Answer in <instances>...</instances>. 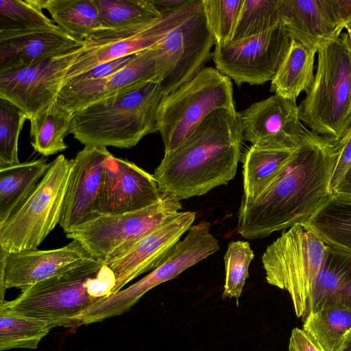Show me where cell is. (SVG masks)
I'll return each instance as SVG.
<instances>
[{"label": "cell", "instance_id": "cell-12", "mask_svg": "<svg viewBox=\"0 0 351 351\" xmlns=\"http://www.w3.org/2000/svg\"><path fill=\"white\" fill-rule=\"evenodd\" d=\"M215 40L208 28L202 0L195 10L156 45L165 96L196 75L210 56Z\"/></svg>", "mask_w": 351, "mask_h": 351}, {"label": "cell", "instance_id": "cell-32", "mask_svg": "<svg viewBox=\"0 0 351 351\" xmlns=\"http://www.w3.org/2000/svg\"><path fill=\"white\" fill-rule=\"evenodd\" d=\"M51 329L43 321L0 308V350L36 349Z\"/></svg>", "mask_w": 351, "mask_h": 351}, {"label": "cell", "instance_id": "cell-4", "mask_svg": "<svg viewBox=\"0 0 351 351\" xmlns=\"http://www.w3.org/2000/svg\"><path fill=\"white\" fill-rule=\"evenodd\" d=\"M165 94L161 82L96 101L74 112L69 134L84 146L131 148L158 132V111Z\"/></svg>", "mask_w": 351, "mask_h": 351}, {"label": "cell", "instance_id": "cell-21", "mask_svg": "<svg viewBox=\"0 0 351 351\" xmlns=\"http://www.w3.org/2000/svg\"><path fill=\"white\" fill-rule=\"evenodd\" d=\"M61 27L0 32V74L23 69L84 45Z\"/></svg>", "mask_w": 351, "mask_h": 351}, {"label": "cell", "instance_id": "cell-24", "mask_svg": "<svg viewBox=\"0 0 351 351\" xmlns=\"http://www.w3.org/2000/svg\"><path fill=\"white\" fill-rule=\"evenodd\" d=\"M99 19L108 31L101 40L135 34L163 18L151 0H94Z\"/></svg>", "mask_w": 351, "mask_h": 351}, {"label": "cell", "instance_id": "cell-15", "mask_svg": "<svg viewBox=\"0 0 351 351\" xmlns=\"http://www.w3.org/2000/svg\"><path fill=\"white\" fill-rule=\"evenodd\" d=\"M162 196L153 175L110 153L104 163L95 210L99 216L133 212L154 204Z\"/></svg>", "mask_w": 351, "mask_h": 351}, {"label": "cell", "instance_id": "cell-38", "mask_svg": "<svg viewBox=\"0 0 351 351\" xmlns=\"http://www.w3.org/2000/svg\"><path fill=\"white\" fill-rule=\"evenodd\" d=\"M138 53L100 64L87 72L71 79L68 82H85L99 80L108 77L130 64L136 58Z\"/></svg>", "mask_w": 351, "mask_h": 351}, {"label": "cell", "instance_id": "cell-31", "mask_svg": "<svg viewBox=\"0 0 351 351\" xmlns=\"http://www.w3.org/2000/svg\"><path fill=\"white\" fill-rule=\"evenodd\" d=\"M302 329L324 351H341L351 339V311L332 308L310 313Z\"/></svg>", "mask_w": 351, "mask_h": 351}, {"label": "cell", "instance_id": "cell-23", "mask_svg": "<svg viewBox=\"0 0 351 351\" xmlns=\"http://www.w3.org/2000/svg\"><path fill=\"white\" fill-rule=\"evenodd\" d=\"M332 308L351 311V252L328 245L305 316Z\"/></svg>", "mask_w": 351, "mask_h": 351}, {"label": "cell", "instance_id": "cell-9", "mask_svg": "<svg viewBox=\"0 0 351 351\" xmlns=\"http://www.w3.org/2000/svg\"><path fill=\"white\" fill-rule=\"evenodd\" d=\"M181 208L180 200L162 193L153 205L133 212L99 215L66 235L80 242L92 258L105 263Z\"/></svg>", "mask_w": 351, "mask_h": 351}, {"label": "cell", "instance_id": "cell-22", "mask_svg": "<svg viewBox=\"0 0 351 351\" xmlns=\"http://www.w3.org/2000/svg\"><path fill=\"white\" fill-rule=\"evenodd\" d=\"M280 14L291 40L317 50L337 38L344 29L331 0H280Z\"/></svg>", "mask_w": 351, "mask_h": 351}, {"label": "cell", "instance_id": "cell-42", "mask_svg": "<svg viewBox=\"0 0 351 351\" xmlns=\"http://www.w3.org/2000/svg\"><path fill=\"white\" fill-rule=\"evenodd\" d=\"M331 3L343 25L351 21V0H331Z\"/></svg>", "mask_w": 351, "mask_h": 351}, {"label": "cell", "instance_id": "cell-45", "mask_svg": "<svg viewBox=\"0 0 351 351\" xmlns=\"http://www.w3.org/2000/svg\"><path fill=\"white\" fill-rule=\"evenodd\" d=\"M341 351H351V339Z\"/></svg>", "mask_w": 351, "mask_h": 351}, {"label": "cell", "instance_id": "cell-5", "mask_svg": "<svg viewBox=\"0 0 351 351\" xmlns=\"http://www.w3.org/2000/svg\"><path fill=\"white\" fill-rule=\"evenodd\" d=\"M316 71L298 106L308 130L334 142L351 128V42L346 33L321 45Z\"/></svg>", "mask_w": 351, "mask_h": 351}, {"label": "cell", "instance_id": "cell-37", "mask_svg": "<svg viewBox=\"0 0 351 351\" xmlns=\"http://www.w3.org/2000/svg\"><path fill=\"white\" fill-rule=\"evenodd\" d=\"M254 257V252L247 241L228 243L223 258L226 278L223 298H234L238 301L249 276V267Z\"/></svg>", "mask_w": 351, "mask_h": 351}, {"label": "cell", "instance_id": "cell-34", "mask_svg": "<svg viewBox=\"0 0 351 351\" xmlns=\"http://www.w3.org/2000/svg\"><path fill=\"white\" fill-rule=\"evenodd\" d=\"M281 23L280 0H243L232 40L263 34Z\"/></svg>", "mask_w": 351, "mask_h": 351}, {"label": "cell", "instance_id": "cell-25", "mask_svg": "<svg viewBox=\"0 0 351 351\" xmlns=\"http://www.w3.org/2000/svg\"><path fill=\"white\" fill-rule=\"evenodd\" d=\"M317 49L296 40H291L289 49L271 81L270 90L276 95L296 101L306 92L314 78V63Z\"/></svg>", "mask_w": 351, "mask_h": 351}, {"label": "cell", "instance_id": "cell-30", "mask_svg": "<svg viewBox=\"0 0 351 351\" xmlns=\"http://www.w3.org/2000/svg\"><path fill=\"white\" fill-rule=\"evenodd\" d=\"M294 149H270L251 146L243 158L242 199L252 200L280 173Z\"/></svg>", "mask_w": 351, "mask_h": 351}, {"label": "cell", "instance_id": "cell-13", "mask_svg": "<svg viewBox=\"0 0 351 351\" xmlns=\"http://www.w3.org/2000/svg\"><path fill=\"white\" fill-rule=\"evenodd\" d=\"M84 45L27 67L0 74V97L20 108L29 120L56 99L69 68Z\"/></svg>", "mask_w": 351, "mask_h": 351}, {"label": "cell", "instance_id": "cell-41", "mask_svg": "<svg viewBox=\"0 0 351 351\" xmlns=\"http://www.w3.org/2000/svg\"><path fill=\"white\" fill-rule=\"evenodd\" d=\"M191 0H151L156 8L166 15L190 2Z\"/></svg>", "mask_w": 351, "mask_h": 351}, {"label": "cell", "instance_id": "cell-6", "mask_svg": "<svg viewBox=\"0 0 351 351\" xmlns=\"http://www.w3.org/2000/svg\"><path fill=\"white\" fill-rule=\"evenodd\" d=\"M328 245L307 222L282 232L263 252L267 282L287 291L298 317H304L308 301L325 262Z\"/></svg>", "mask_w": 351, "mask_h": 351}, {"label": "cell", "instance_id": "cell-35", "mask_svg": "<svg viewBox=\"0 0 351 351\" xmlns=\"http://www.w3.org/2000/svg\"><path fill=\"white\" fill-rule=\"evenodd\" d=\"M28 116L17 106L0 97V167L19 163V138Z\"/></svg>", "mask_w": 351, "mask_h": 351}, {"label": "cell", "instance_id": "cell-28", "mask_svg": "<svg viewBox=\"0 0 351 351\" xmlns=\"http://www.w3.org/2000/svg\"><path fill=\"white\" fill-rule=\"evenodd\" d=\"M306 222L327 245L351 252V195L334 193Z\"/></svg>", "mask_w": 351, "mask_h": 351}, {"label": "cell", "instance_id": "cell-8", "mask_svg": "<svg viewBox=\"0 0 351 351\" xmlns=\"http://www.w3.org/2000/svg\"><path fill=\"white\" fill-rule=\"evenodd\" d=\"M71 160L58 156L27 197L0 223V250H34L60 221Z\"/></svg>", "mask_w": 351, "mask_h": 351}, {"label": "cell", "instance_id": "cell-17", "mask_svg": "<svg viewBox=\"0 0 351 351\" xmlns=\"http://www.w3.org/2000/svg\"><path fill=\"white\" fill-rule=\"evenodd\" d=\"M90 258L83 245L75 240L52 250L15 252L0 250V302L5 300V291L9 289L25 290Z\"/></svg>", "mask_w": 351, "mask_h": 351}, {"label": "cell", "instance_id": "cell-16", "mask_svg": "<svg viewBox=\"0 0 351 351\" xmlns=\"http://www.w3.org/2000/svg\"><path fill=\"white\" fill-rule=\"evenodd\" d=\"M296 101L273 95L239 112L243 141L270 149H294L306 127L299 118Z\"/></svg>", "mask_w": 351, "mask_h": 351}, {"label": "cell", "instance_id": "cell-36", "mask_svg": "<svg viewBox=\"0 0 351 351\" xmlns=\"http://www.w3.org/2000/svg\"><path fill=\"white\" fill-rule=\"evenodd\" d=\"M243 0H202L208 28L215 45L232 39Z\"/></svg>", "mask_w": 351, "mask_h": 351}, {"label": "cell", "instance_id": "cell-43", "mask_svg": "<svg viewBox=\"0 0 351 351\" xmlns=\"http://www.w3.org/2000/svg\"><path fill=\"white\" fill-rule=\"evenodd\" d=\"M334 193L351 195V168L348 171Z\"/></svg>", "mask_w": 351, "mask_h": 351}, {"label": "cell", "instance_id": "cell-11", "mask_svg": "<svg viewBox=\"0 0 351 351\" xmlns=\"http://www.w3.org/2000/svg\"><path fill=\"white\" fill-rule=\"evenodd\" d=\"M206 221L192 226L169 255L154 270L132 285L101 300L97 309L104 319L128 311L147 291L170 280L219 249L218 240Z\"/></svg>", "mask_w": 351, "mask_h": 351}, {"label": "cell", "instance_id": "cell-7", "mask_svg": "<svg viewBox=\"0 0 351 351\" xmlns=\"http://www.w3.org/2000/svg\"><path fill=\"white\" fill-rule=\"evenodd\" d=\"M235 110L231 80L213 67H205L162 99L158 111V132L165 154L186 141L214 112Z\"/></svg>", "mask_w": 351, "mask_h": 351}, {"label": "cell", "instance_id": "cell-26", "mask_svg": "<svg viewBox=\"0 0 351 351\" xmlns=\"http://www.w3.org/2000/svg\"><path fill=\"white\" fill-rule=\"evenodd\" d=\"M40 158L0 167V223L27 197L47 171Z\"/></svg>", "mask_w": 351, "mask_h": 351}, {"label": "cell", "instance_id": "cell-20", "mask_svg": "<svg viewBox=\"0 0 351 351\" xmlns=\"http://www.w3.org/2000/svg\"><path fill=\"white\" fill-rule=\"evenodd\" d=\"M201 1L191 0L187 4L165 15L160 20L135 34L111 40H84V50L67 70L62 86L100 64L152 47L169 31L191 14Z\"/></svg>", "mask_w": 351, "mask_h": 351}, {"label": "cell", "instance_id": "cell-1", "mask_svg": "<svg viewBox=\"0 0 351 351\" xmlns=\"http://www.w3.org/2000/svg\"><path fill=\"white\" fill-rule=\"evenodd\" d=\"M340 146L307 128L276 178L255 199H241L237 232L255 239L306 222L334 193L333 171Z\"/></svg>", "mask_w": 351, "mask_h": 351}, {"label": "cell", "instance_id": "cell-14", "mask_svg": "<svg viewBox=\"0 0 351 351\" xmlns=\"http://www.w3.org/2000/svg\"><path fill=\"white\" fill-rule=\"evenodd\" d=\"M195 216L192 211L178 213L105 262L116 278L114 293L140 275L156 268L193 226Z\"/></svg>", "mask_w": 351, "mask_h": 351}, {"label": "cell", "instance_id": "cell-27", "mask_svg": "<svg viewBox=\"0 0 351 351\" xmlns=\"http://www.w3.org/2000/svg\"><path fill=\"white\" fill-rule=\"evenodd\" d=\"M74 112L61 106L57 99L36 112L30 119L31 145L44 156L64 151V137L69 134Z\"/></svg>", "mask_w": 351, "mask_h": 351}, {"label": "cell", "instance_id": "cell-39", "mask_svg": "<svg viewBox=\"0 0 351 351\" xmlns=\"http://www.w3.org/2000/svg\"><path fill=\"white\" fill-rule=\"evenodd\" d=\"M337 143L340 146V152L331 180L333 193L351 168V128Z\"/></svg>", "mask_w": 351, "mask_h": 351}, {"label": "cell", "instance_id": "cell-44", "mask_svg": "<svg viewBox=\"0 0 351 351\" xmlns=\"http://www.w3.org/2000/svg\"><path fill=\"white\" fill-rule=\"evenodd\" d=\"M344 29H346V34L351 42V21L344 24Z\"/></svg>", "mask_w": 351, "mask_h": 351}, {"label": "cell", "instance_id": "cell-18", "mask_svg": "<svg viewBox=\"0 0 351 351\" xmlns=\"http://www.w3.org/2000/svg\"><path fill=\"white\" fill-rule=\"evenodd\" d=\"M152 81H162L158 53L153 46L140 51L130 64L108 77L64 84L56 99L64 108L75 112L96 101L130 91Z\"/></svg>", "mask_w": 351, "mask_h": 351}, {"label": "cell", "instance_id": "cell-3", "mask_svg": "<svg viewBox=\"0 0 351 351\" xmlns=\"http://www.w3.org/2000/svg\"><path fill=\"white\" fill-rule=\"evenodd\" d=\"M116 278L108 266L93 258L23 290L0 308L40 319L51 328L82 325L84 315L114 293Z\"/></svg>", "mask_w": 351, "mask_h": 351}, {"label": "cell", "instance_id": "cell-19", "mask_svg": "<svg viewBox=\"0 0 351 351\" xmlns=\"http://www.w3.org/2000/svg\"><path fill=\"white\" fill-rule=\"evenodd\" d=\"M110 153L105 147L84 146L71 159L59 221L66 234L99 217L95 203L104 163Z\"/></svg>", "mask_w": 351, "mask_h": 351}, {"label": "cell", "instance_id": "cell-2", "mask_svg": "<svg viewBox=\"0 0 351 351\" xmlns=\"http://www.w3.org/2000/svg\"><path fill=\"white\" fill-rule=\"evenodd\" d=\"M243 141L239 112L211 114L152 174L162 193L178 200L201 196L235 176Z\"/></svg>", "mask_w": 351, "mask_h": 351}, {"label": "cell", "instance_id": "cell-10", "mask_svg": "<svg viewBox=\"0 0 351 351\" xmlns=\"http://www.w3.org/2000/svg\"><path fill=\"white\" fill-rule=\"evenodd\" d=\"M290 36L282 23L258 35L215 45L216 69L240 86L271 81L289 49Z\"/></svg>", "mask_w": 351, "mask_h": 351}, {"label": "cell", "instance_id": "cell-40", "mask_svg": "<svg viewBox=\"0 0 351 351\" xmlns=\"http://www.w3.org/2000/svg\"><path fill=\"white\" fill-rule=\"evenodd\" d=\"M289 351H324L303 329L294 328L291 333Z\"/></svg>", "mask_w": 351, "mask_h": 351}, {"label": "cell", "instance_id": "cell-33", "mask_svg": "<svg viewBox=\"0 0 351 351\" xmlns=\"http://www.w3.org/2000/svg\"><path fill=\"white\" fill-rule=\"evenodd\" d=\"M44 0H1L0 32L56 29L43 12Z\"/></svg>", "mask_w": 351, "mask_h": 351}, {"label": "cell", "instance_id": "cell-29", "mask_svg": "<svg viewBox=\"0 0 351 351\" xmlns=\"http://www.w3.org/2000/svg\"><path fill=\"white\" fill-rule=\"evenodd\" d=\"M44 9L58 26L83 40H94L108 31L94 0H44Z\"/></svg>", "mask_w": 351, "mask_h": 351}]
</instances>
